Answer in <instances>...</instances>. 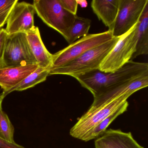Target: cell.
<instances>
[{"mask_svg": "<svg viewBox=\"0 0 148 148\" xmlns=\"http://www.w3.org/2000/svg\"><path fill=\"white\" fill-rule=\"evenodd\" d=\"M146 73H148V63L130 60L114 72L104 73L98 69L74 78L94 97L107 87Z\"/></svg>", "mask_w": 148, "mask_h": 148, "instance_id": "obj_1", "label": "cell"}, {"mask_svg": "<svg viewBox=\"0 0 148 148\" xmlns=\"http://www.w3.org/2000/svg\"><path fill=\"white\" fill-rule=\"evenodd\" d=\"M114 37L111 40L92 48L66 64L50 70L49 75L62 74L73 77L99 69L104 59L119 40Z\"/></svg>", "mask_w": 148, "mask_h": 148, "instance_id": "obj_2", "label": "cell"}, {"mask_svg": "<svg viewBox=\"0 0 148 148\" xmlns=\"http://www.w3.org/2000/svg\"><path fill=\"white\" fill-rule=\"evenodd\" d=\"M33 5L42 21L64 38L77 15L64 9L59 0H35Z\"/></svg>", "mask_w": 148, "mask_h": 148, "instance_id": "obj_3", "label": "cell"}, {"mask_svg": "<svg viewBox=\"0 0 148 148\" xmlns=\"http://www.w3.org/2000/svg\"><path fill=\"white\" fill-rule=\"evenodd\" d=\"M137 24L120 37L119 40L104 59L99 70L104 73H112L122 68L131 60L136 52L137 42Z\"/></svg>", "mask_w": 148, "mask_h": 148, "instance_id": "obj_4", "label": "cell"}, {"mask_svg": "<svg viewBox=\"0 0 148 148\" xmlns=\"http://www.w3.org/2000/svg\"><path fill=\"white\" fill-rule=\"evenodd\" d=\"M114 37L110 31L88 34L53 54L51 69L63 66L78 58L89 50L111 40Z\"/></svg>", "mask_w": 148, "mask_h": 148, "instance_id": "obj_5", "label": "cell"}, {"mask_svg": "<svg viewBox=\"0 0 148 148\" xmlns=\"http://www.w3.org/2000/svg\"><path fill=\"white\" fill-rule=\"evenodd\" d=\"M132 95L131 93L125 94L95 110H87L72 127L70 135L82 140L96 125L116 110Z\"/></svg>", "mask_w": 148, "mask_h": 148, "instance_id": "obj_6", "label": "cell"}, {"mask_svg": "<svg viewBox=\"0 0 148 148\" xmlns=\"http://www.w3.org/2000/svg\"><path fill=\"white\" fill-rule=\"evenodd\" d=\"M37 64L25 33L8 34L4 57V67ZM38 65V64H37Z\"/></svg>", "mask_w": 148, "mask_h": 148, "instance_id": "obj_7", "label": "cell"}, {"mask_svg": "<svg viewBox=\"0 0 148 148\" xmlns=\"http://www.w3.org/2000/svg\"><path fill=\"white\" fill-rule=\"evenodd\" d=\"M148 0H119L118 13L110 31L113 37H120L139 21Z\"/></svg>", "mask_w": 148, "mask_h": 148, "instance_id": "obj_8", "label": "cell"}, {"mask_svg": "<svg viewBox=\"0 0 148 148\" xmlns=\"http://www.w3.org/2000/svg\"><path fill=\"white\" fill-rule=\"evenodd\" d=\"M148 86V73L107 87L94 97L92 104L88 110H95L127 93L132 94Z\"/></svg>", "mask_w": 148, "mask_h": 148, "instance_id": "obj_9", "label": "cell"}, {"mask_svg": "<svg viewBox=\"0 0 148 148\" xmlns=\"http://www.w3.org/2000/svg\"><path fill=\"white\" fill-rule=\"evenodd\" d=\"M35 10L33 4L23 1L15 4L8 19L5 30L8 34L25 33L34 29Z\"/></svg>", "mask_w": 148, "mask_h": 148, "instance_id": "obj_10", "label": "cell"}, {"mask_svg": "<svg viewBox=\"0 0 148 148\" xmlns=\"http://www.w3.org/2000/svg\"><path fill=\"white\" fill-rule=\"evenodd\" d=\"M96 148H144L133 138L130 132L110 130L95 141Z\"/></svg>", "mask_w": 148, "mask_h": 148, "instance_id": "obj_11", "label": "cell"}, {"mask_svg": "<svg viewBox=\"0 0 148 148\" xmlns=\"http://www.w3.org/2000/svg\"><path fill=\"white\" fill-rule=\"evenodd\" d=\"M38 67L37 64L4 67L0 69V86L4 97L9 90L23 81Z\"/></svg>", "mask_w": 148, "mask_h": 148, "instance_id": "obj_12", "label": "cell"}, {"mask_svg": "<svg viewBox=\"0 0 148 148\" xmlns=\"http://www.w3.org/2000/svg\"><path fill=\"white\" fill-rule=\"evenodd\" d=\"M27 40L39 67L51 69L53 54L50 53L43 43L39 29L37 27L26 33Z\"/></svg>", "mask_w": 148, "mask_h": 148, "instance_id": "obj_13", "label": "cell"}, {"mask_svg": "<svg viewBox=\"0 0 148 148\" xmlns=\"http://www.w3.org/2000/svg\"><path fill=\"white\" fill-rule=\"evenodd\" d=\"M119 0H93L91 5L99 20L110 30L118 13Z\"/></svg>", "mask_w": 148, "mask_h": 148, "instance_id": "obj_14", "label": "cell"}, {"mask_svg": "<svg viewBox=\"0 0 148 148\" xmlns=\"http://www.w3.org/2000/svg\"><path fill=\"white\" fill-rule=\"evenodd\" d=\"M137 42L135 53L131 60L136 57L148 53V4L137 23Z\"/></svg>", "mask_w": 148, "mask_h": 148, "instance_id": "obj_15", "label": "cell"}, {"mask_svg": "<svg viewBox=\"0 0 148 148\" xmlns=\"http://www.w3.org/2000/svg\"><path fill=\"white\" fill-rule=\"evenodd\" d=\"M129 103L127 100L122 105L120 106L116 110L110 114L107 117L102 120L97 125H96L83 139V141L87 142L92 139L98 138L102 136L106 131L109 125L118 116L127 110Z\"/></svg>", "mask_w": 148, "mask_h": 148, "instance_id": "obj_16", "label": "cell"}, {"mask_svg": "<svg viewBox=\"0 0 148 148\" xmlns=\"http://www.w3.org/2000/svg\"><path fill=\"white\" fill-rule=\"evenodd\" d=\"M91 23V21L89 19L76 16L64 38L65 39L70 45L80 37L88 35Z\"/></svg>", "mask_w": 148, "mask_h": 148, "instance_id": "obj_17", "label": "cell"}, {"mask_svg": "<svg viewBox=\"0 0 148 148\" xmlns=\"http://www.w3.org/2000/svg\"><path fill=\"white\" fill-rule=\"evenodd\" d=\"M50 70L39 67L33 72L28 75L23 81L14 86L6 93V96L14 91H21L44 82L49 75Z\"/></svg>", "mask_w": 148, "mask_h": 148, "instance_id": "obj_18", "label": "cell"}, {"mask_svg": "<svg viewBox=\"0 0 148 148\" xmlns=\"http://www.w3.org/2000/svg\"><path fill=\"white\" fill-rule=\"evenodd\" d=\"M14 128L7 114L0 110V137L11 143H14Z\"/></svg>", "mask_w": 148, "mask_h": 148, "instance_id": "obj_19", "label": "cell"}, {"mask_svg": "<svg viewBox=\"0 0 148 148\" xmlns=\"http://www.w3.org/2000/svg\"><path fill=\"white\" fill-rule=\"evenodd\" d=\"M18 0H0V28L7 22L8 19Z\"/></svg>", "mask_w": 148, "mask_h": 148, "instance_id": "obj_20", "label": "cell"}, {"mask_svg": "<svg viewBox=\"0 0 148 148\" xmlns=\"http://www.w3.org/2000/svg\"><path fill=\"white\" fill-rule=\"evenodd\" d=\"M8 34L5 29H0V69L4 67V57Z\"/></svg>", "mask_w": 148, "mask_h": 148, "instance_id": "obj_21", "label": "cell"}, {"mask_svg": "<svg viewBox=\"0 0 148 148\" xmlns=\"http://www.w3.org/2000/svg\"><path fill=\"white\" fill-rule=\"evenodd\" d=\"M64 9L74 15H77L78 3L77 0H59Z\"/></svg>", "mask_w": 148, "mask_h": 148, "instance_id": "obj_22", "label": "cell"}, {"mask_svg": "<svg viewBox=\"0 0 148 148\" xmlns=\"http://www.w3.org/2000/svg\"><path fill=\"white\" fill-rule=\"evenodd\" d=\"M0 148H25L16 143H11L0 137Z\"/></svg>", "mask_w": 148, "mask_h": 148, "instance_id": "obj_23", "label": "cell"}, {"mask_svg": "<svg viewBox=\"0 0 148 148\" xmlns=\"http://www.w3.org/2000/svg\"><path fill=\"white\" fill-rule=\"evenodd\" d=\"M78 5H79L82 8H86L87 6V2L86 1L83 0V1H78L77 0Z\"/></svg>", "mask_w": 148, "mask_h": 148, "instance_id": "obj_24", "label": "cell"}, {"mask_svg": "<svg viewBox=\"0 0 148 148\" xmlns=\"http://www.w3.org/2000/svg\"><path fill=\"white\" fill-rule=\"evenodd\" d=\"M5 97H4V95L3 94H1L0 95V110H2V103L3 101V99H4V98Z\"/></svg>", "mask_w": 148, "mask_h": 148, "instance_id": "obj_25", "label": "cell"}]
</instances>
